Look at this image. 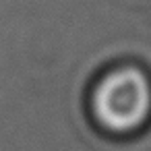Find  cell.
<instances>
[{
  "mask_svg": "<svg viewBox=\"0 0 151 151\" xmlns=\"http://www.w3.org/2000/svg\"><path fill=\"white\" fill-rule=\"evenodd\" d=\"M95 120L112 132H128L145 124L151 114V83L132 66L108 73L93 89Z\"/></svg>",
  "mask_w": 151,
  "mask_h": 151,
  "instance_id": "6da1fadb",
  "label": "cell"
}]
</instances>
